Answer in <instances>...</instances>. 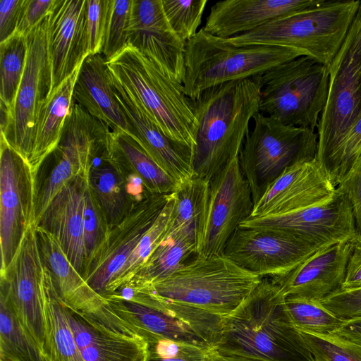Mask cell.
I'll use <instances>...</instances> for the list:
<instances>
[{"label": "cell", "instance_id": "d4e9b609", "mask_svg": "<svg viewBox=\"0 0 361 361\" xmlns=\"http://www.w3.org/2000/svg\"><path fill=\"white\" fill-rule=\"evenodd\" d=\"M325 0H224L211 8L202 29L227 39L250 31L277 18L323 4Z\"/></svg>", "mask_w": 361, "mask_h": 361}, {"label": "cell", "instance_id": "603a6c76", "mask_svg": "<svg viewBox=\"0 0 361 361\" xmlns=\"http://www.w3.org/2000/svg\"><path fill=\"white\" fill-rule=\"evenodd\" d=\"M86 0H55L49 15L48 50L54 91L82 64L85 45Z\"/></svg>", "mask_w": 361, "mask_h": 361}, {"label": "cell", "instance_id": "3957f363", "mask_svg": "<svg viewBox=\"0 0 361 361\" xmlns=\"http://www.w3.org/2000/svg\"><path fill=\"white\" fill-rule=\"evenodd\" d=\"M261 279L223 255H197L161 281L122 290L149 293L164 301L226 317L242 304Z\"/></svg>", "mask_w": 361, "mask_h": 361}, {"label": "cell", "instance_id": "681fc988", "mask_svg": "<svg viewBox=\"0 0 361 361\" xmlns=\"http://www.w3.org/2000/svg\"><path fill=\"white\" fill-rule=\"evenodd\" d=\"M333 334L361 346V318L345 320Z\"/></svg>", "mask_w": 361, "mask_h": 361}, {"label": "cell", "instance_id": "ab89813d", "mask_svg": "<svg viewBox=\"0 0 361 361\" xmlns=\"http://www.w3.org/2000/svg\"><path fill=\"white\" fill-rule=\"evenodd\" d=\"M167 20L184 42L198 32L207 0H161Z\"/></svg>", "mask_w": 361, "mask_h": 361}, {"label": "cell", "instance_id": "d6a6232c", "mask_svg": "<svg viewBox=\"0 0 361 361\" xmlns=\"http://www.w3.org/2000/svg\"><path fill=\"white\" fill-rule=\"evenodd\" d=\"M192 255H198L192 244L178 236L169 237L159 244L133 280L123 288L161 281L194 258H191Z\"/></svg>", "mask_w": 361, "mask_h": 361}, {"label": "cell", "instance_id": "836d02e7", "mask_svg": "<svg viewBox=\"0 0 361 361\" xmlns=\"http://www.w3.org/2000/svg\"><path fill=\"white\" fill-rule=\"evenodd\" d=\"M174 202V192L161 214L143 236L123 266L108 284L104 296L116 293L128 285L148 257L164 240Z\"/></svg>", "mask_w": 361, "mask_h": 361}, {"label": "cell", "instance_id": "7a4b0ae2", "mask_svg": "<svg viewBox=\"0 0 361 361\" xmlns=\"http://www.w3.org/2000/svg\"><path fill=\"white\" fill-rule=\"evenodd\" d=\"M214 350L262 361H314L290 317L285 295L266 277L223 318L221 338Z\"/></svg>", "mask_w": 361, "mask_h": 361}, {"label": "cell", "instance_id": "c3c4849f", "mask_svg": "<svg viewBox=\"0 0 361 361\" xmlns=\"http://www.w3.org/2000/svg\"><path fill=\"white\" fill-rule=\"evenodd\" d=\"M361 288V238H355L349 258L345 276L340 288L350 290Z\"/></svg>", "mask_w": 361, "mask_h": 361}, {"label": "cell", "instance_id": "f546056e", "mask_svg": "<svg viewBox=\"0 0 361 361\" xmlns=\"http://www.w3.org/2000/svg\"><path fill=\"white\" fill-rule=\"evenodd\" d=\"M41 300L46 361H85L79 350L51 276L44 265Z\"/></svg>", "mask_w": 361, "mask_h": 361}, {"label": "cell", "instance_id": "30bf717a", "mask_svg": "<svg viewBox=\"0 0 361 361\" xmlns=\"http://www.w3.org/2000/svg\"><path fill=\"white\" fill-rule=\"evenodd\" d=\"M106 298L116 313L147 342L154 338H163L210 350L220 340L224 317L159 298L162 307L155 309L122 299Z\"/></svg>", "mask_w": 361, "mask_h": 361}, {"label": "cell", "instance_id": "e575fe53", "mask_svg": "<svg viewBox=\"0 0 361 361\" xmlns=\"http://www.w3.org/2000/svg\"><path fill=\"white\" fill-rule=\"evenodd\" d=\"M0 361H46L2 296H0Z\"/></svg>", "mask_w": 361, "mask_h": 361}, {"label": "cell", "instance_id": "9c48e42d", "mask_svg": "<svg viewBox=\"0 0 361 361\" xmlns=\"http://www.w3.org/2000/svg\"><path fill=\"white\" fill-rule=\"evenodd\" d=\"M327 99L317 133V161L325 171L343 136L361 114V1L348 33L329 66Z\"/></svg>", "mask_w": 361, "mask_h": 361}, {"label": "cell", "instance_id": "8d00e7d4", "mask_svg": "<svg viewBox=\"0 0 361 361\" xmlns=\"http://www.w3.org/2000/svg\"><path fill=\"white\" fill-rule=\"evenodd\" d=\"M286 305L293 323L300 331L333 334L345 321L324 307L321 300L287 297Z\"/></svg>", "mask_w": 361, "mask_h": 361}, {"label": "cell", "instance_id": "b9f144b4", "mask_svg": "<svg viewBox=\"0 0 361 361\" xmlns=\"http://www.w3.org/2000/svg\"><path fill=\"white\" fill-rule=\"evenodd\" d=\"M361 154V114L341 140L325 171L331 182L337 187Z\"/></svg>", "mask_w": 361, "mask_h": 361}, {"label": "cell", "instance_id": "f6af8a7d", "mask_svg": "<svg viewBox=\"0 0 361 361\" xmlns=\"http://www.w3.org/2000/svg\"><path fill=\"white\" fill-rule=\"evenodd\" d=\"M336 188L346 195L350 202L356 236L361 238V154Z\"/></svg>", "mask_w": 361, "mask_h": 361}, {"label": "cell", "instance_id": "ffe728a7", "mask_svg": "<svg viewBox=\"0 0 361 361\" xmlns=\"http://www.w3.org/2000/svg\"><path fill=\"white\" fill-rule=\"evenodd\" d=\"M109 74L130 134L178 185L192 178V148L166 136L139 101L109 71Z\"/></svg>", "mask_w": 361, "mask_h": 361}, {"label": "cell", "instance_id": "9a60e30c", "mask_svg": "<svg viewBox=\"0 0 361 361\" xmlns=\"http://www.w3.org/2000/svg\"><path fill=\"white\" fill-rule=\"evenodd\" d=\"M318 249L280 231L238 226L223 256L255 275L271 278L292 271Z\"/></svg>", "mask_w": 361, "mask_h": 361}, {"label": "cell", "instance_id": "1f68e13d", "mask_svg": "<svg viewBox=\"0 0 361 361\" xmlns=\"http://www.w3.org/2000/svg\"><path fill=\"white\" fill-rule=\"evenodd\" d=\"M102 162L92 166L88 176L89 187L105 217L109 230L121 222L140 196L130 190V181L109 161L101 156Z\"/></svg>", "mask_w": 361, "mask_h": 361}, {"label": "cell", "instance_id": "60d3db41", "mask_svg": "<svg viewBox=\"0 0 361 361\" xmlns=\"http://www.w3.org/2000/svg\"><path fill=\"white\" fill-rule=\"evenodd\" d=\"M83 228L86 254V273L89 267L103 247L110 231L103 212L89 185L85 198Z\"/></svg>", "mask_w": 361, "mask_h": 361}, {"label": "cell", "instance_id": "7dc6e473", "mask_svg": "<svg viewBox=\"0 0 361 361\" xmlns=\"http://www.w3.org/2000/svg\"><path fill=\"white\" fill-rule=\"evenodd\" d=\"M23 3V0L0 1V43L16 33Z\"/></svg>", "mask_w": 361, "mask_h": 361}, {"label": "cell", "instance_id": "d590c367", "mask_svg": "<svg viewBox=\"0 0 361 361\" xmlns=\"http://www.w3.org/2000/svg\"><path fill=\"white\" fill-rule=\"evenodd\" d=\"M27 54L26 37L15 33L0 43V100L12 111L23 75Z\"/></svg>", "mask_w": 361, "mask_h": 361}, {"label": "cell", "instance_id": "f907efd6", "mask_svg": "<svg viewBox=\"0 0 361 361\" xmlns=\"http://www.w3.org/2000/svg\"><path fill=\"white\" fill-rule=\"evenodd\" d=\"M207 351L209 350L196 347L181 353L149 357V361H202Z\"/></svg>", "mask_w": 361, "mask_h": 361}, {"label": "cell", "instance_id": "2e32d148", "mask_svg": "<svg viewBox=\"0 0 361 361\" xmlns=\"http://www.w3.org/2000/svg\"><path fill=\"white\" fill-rule=\"evenodd\" d=\"M253 209L250 188L238 157L209 182L205 229L198 255H223L227 241L251 216Z\"/></svg>", "mask_w": 361, "mask_h": 361}, {"label": "cell", "instance_id": "277c9868", "mask_svg": "<svg viewBox=\"0 0 361 361\" xmlns=\"http://www.w3.org/2000/svg\"><path fill=\"white\" fill-rule=\"evenodd\" d=\"M360 1H326L323 4L273 20L227 39L235 46L268 45L299 50L329 66L356 16Z\"/></svg>", "mask_w": 361, "mask_h": 361}, {"label": "cell", "instance_id": "7bdbcfd3", "mask_svg": "<svg viewBox=\"0 0 361 361\" xmlns=\"http://www.w3.org/2000/svg\"><path fill=\"white\" fill-rule=\"evenodd\" d=\"M86 53L101 54L110 0H86Z\"/></svg>", "mask_w": 361, "mask_h": 361}, {"label": "cell", "instance_id": "d6986e66", "mask_svg": "<svg viewBox=\"0 0 361 361\" xmlns=\"http://www.w3.org/2000/svg\"><path fill=\"white\" fill-rule=\"evenodd\" d=\"M128 44L183 85L186 43L171 27L161 0H133Z\"/></svg>", "mask_w": 361, "mask_h": 361}, {"label": "cell", "instance_id": "484cf974", "mask_svg": "<svg viewBox=\"0 0 361 361\" xmlns=\"http://www.w3.org/2000/svg\"><path fill=\"white\" fill-rule=\"evenodd\" d=\"M77 346L85 361H149L147 341L90 315L65 307Z\"/></svg>", "mask_w": 361, "mask_h": 361}, {"label": "cell", "instance_id": "74e56055", "mask_svg": "<svg viewBox=\"0 0 361 361\" xmlns=\"http://www.w3.org/2000/svg\"><path fill=\"white\" fill-rule=\"evenodd\" d=\"M133 0H110L101 54L106 61L120 54L128 44Z\"/></svg>", "mask_w": 361, "mask_h": 361}, {"label": "cell", "instance_id": "816d5d0a", "mask_svg": "<svg viewBox=\"0 0 361 361\" xmlns=\"http://www.w3.org/2000/svg\"><path fill=\"white\" fill-rule=\"evenodd\" d=\"M202 361H262L240 355L220 353L214 349L207 351Z\"/></svg>", "mask_w": 361, "mask_h": 361}, {"label": "cell", "instance_id": "bcb514c9", "mask_svg": "<svg viewBox=\"0 0 361 361\" xmlns=\"http://www.w3.org/2000/svg\"><path fill=\"white\" fill-rule=\"evenodd\" d=\"M55 0H23L16 33L26 37L48 16Z\"/></svg>", "mask_w": 361, "mask_h": 361}, {"label": "cell", "instance_id": "ba28073f", "mask_svg": "<svg viewBox=\"0 0 361 361\" xmlns=\"http://www.w3.org/2000/svg\"><path fill=\"white\" fill-rule=\"evenodd\" d=\"M329 66L300 56L261 75L259 112L288 126L317 129L326 104Z\"/></svg>", "mask_w": 361, "mask_h": 361}, {"label": "cell", "instance_id": "f35d334b", "mask_svg": "<svg viewBox=\"0 0 361 361\" xmlns=\"http://www.w3.org/2000/svg\"><path fill=\"white\" fill-rule=\"evenodd\" d=\"M300 332L314 361H361V346L350 341L334 334Z\"/></svg>", "mask_w": 361, "mask_h": 361}, {"label": "cell", "instance_id": "4316f807", "mask_svg": "<svg viewBox=\"0 0 361 361\" xmlns=\"http://www.w3.org/2000/svg\"><path fill=\"white\" fill-rule=\"evenodd\" d=\"M106 60L101 54H89L80 65L74 85L73 102L106 125L130 134V128L114 94Z\"/></svg>", "mask_w": 361, "mask_h": 361}, {"label": "cell", "instance_id": "8fae6325", "mask_svg": "<svg viewBox=\"0 0 361 361\" xmlns=\"http://www.w3.org/2000/svg\"><path fill=\"white\" fill-rule=\"evenodd\" d=\"M49 16L26 36L27 54L23 75L8 127L1 133L27 163L30 159L39 111L49 96L52 78L48 50Z\"/></svg>", "mask_w": 361, "mask_h": 361}, {"label": "cell", "instance_id": "4dcf8cb0", "mask_svg": "<svg viewBox=\"0 0 361 361\" xmlns=\"http://www.w3.org/2000/svg\"><path fill=\"white\" fill-rule=\"evenodd\" d=\"M208 188V181L195 176L177 186L164 240L180 237L192 244L199 254L205 229Z\"/></svg>", "mask_w": 361, "mask_h": 361}, {"label": "cell", "instance_id": "ee69618b", "mask_svg": "<svg viewBox=\"0 0 361 361\" xmlns=\"http://www.w3.org/2000/svg\"><path fill=\"white\" fill-rule=\"evenodd\" d=\"M321 302L343 320L361 318V288L350 290L338 288Z\"/></svg>", "mask_w": 361, "mask_h": 361}, {"label": "cell", "instance_id": "44dd1931", "mask_svg": "<svg viewBox=\"0 0 361 361\" xmlns=\"http://www.w3.org/2000/svg\"><path fill=\"white\" fill-rule=\"evenodd\" d=\"M336 188L317 159L295 163L271 185L250 217L283 214L320 204L331 198Z\"/></svg>", "mask_w": 361, "mask_h": 361}, {"label": "cell", "instance_id": "7c38bea8", "mask_svg": "<svg viewBox=\"0 0 361 361\" xmlns=\"http://www.w3.org/2000/svg\"><path fill=\"white\" fill-rule=\"evenodd\" d=\"M1 270L8 267L27 230L36 225L37 175L1 135Z\"/></svg>", "mask_w": 361, "mask_h": 361}, {"label": "cell", "instance_id": "83f0119b", "mask_svg": "<svg viewBox=\"0 0 361 361\" xmlns=\"http://www.w3.org/2000/svg\"><path fill=\"white\" fill-rule=\"evenodd\" d=\"M129 181L139 180L152 195L174 192L176 182L147 153L131 135L116 128L110 131L106 149L102 155Z\"/></svg>", "mask_w": 361, "mask_h": 361}, {"label": "cell", "instance_id": "6da1fadb", "mask_svg": "<svg viewBox=\"0 0 361 361\" xmlns=\"http://www.w3.org/2000/svg\"><path fill=\"white\" fill-rule=\"evenodd\" d=\"M261 75L229 81L190 99L197 121L192 170L209 182L238 157L251 119L259 113Z\"/></svg>", "mask_w": 361, "mask_h": 361}, {"label": "cell", "instance_id": "e0dca14e", "mask_svg": "<svg viewBox=\"0 0 361 361\" xmlns=\"http://www.w3.org/2000/svg\"><path fill=\"white\" fill-rule=\"evenodd\" d=\"M173 193L147 194L109 231L103 247L84 276L94 290L104 296L109 282L152 226Z\"/></svg>", "mask_w": 361, "mask_h": 361}, {"label": "cell", "instance_id": "8992f818", "mask_svg": "<svg viewBox=\"0 0 361 361\" xmlns=\"http://www.w3.org/2000/svg\"><path fill=\"white\" fill-rule=\"evenodd\" d=\"M300 56L288 47L235 46L201 28L185 44V93L194 99L209 87L262 75Z\"/></svg>", "mask_w": 361, "mask_h": 361}, {"label": "cell", "instance_id": "cb8c5ba5", "mask_svg": "<svg viewBox=\"0 0 361 361\" xmlns=\"http://www.w3.org/2000/svg\"><path fill=\"white\" fill-rule=\"evenodd\" d=\"M88 176H78L64 186L36 223L56 240L82 277L86 271L83 210Z\"/></svg>", "mask_w": 361, "mask_h": 361}, {"label": "cell", "instance_id": "ac0fdd59", "mask_svg": "<svg viewBox=\"0 0 361 361\" xmlns=\"http://www.w3.org/2000/svg\"><path fill=\"white\" fill-rule=\"evenodd\" d=\"M41 257L63 305L129 334H136L71 263L56 240L36 226Z\"/></svg>", "mask_w": 361, "mask_h": 361}, {"label": "cell", "instance_id": "5bb4252c", "mask_svg": "<svg viewBox=\"0 0 361 361\" xmlns=\"http://www.w3.org/2000/svg\"><path fill=\"white\" fill-rule=\"evenodd\" d=\"M239 226L280 231L319 248L357 237L350 202L338 188L320 204L283 214L250 217Z\"/></svg>", "mask_w": 361, "mask_h": 361}, {"label": "cell", "instance_id": "4fadbf2b", "mask_svg": "<svg viewBox=\"0 0 361 361\" xmlns=\"http://www.w3.org/2000/svg\"><path fill=\"white\" fill-rule=\"evenodd\" d=\"M43 268L36 225L34 224L25 232L8 267L0 273L1 296L4 298L44 357L40 288Z\"/></svg>", "mask_w": 361, "mask_h": 361}, {"label": "cell", "instance_id": "7402d4cb", "mask_svg": "<svg viewBox=\"0 0 361 361\" xmlns=\"http://www.w3.org/2000/svg\"><path fill=\"white\" fill-rule=\"evenodd\" d=\"M354 240L323 246L292 271L270 279L280 287L286 298L322 300L341 287Z\"/></svg>", "mask_w": 361, "mask_h": 361}, {"label": "cell", "instance_id": "f1b7e54d", "mask_svg": "<svg viewBox=\"0 0 361 361\" xmlns=\"http://www.w3.org/2000/svg\"><path fill=\"white\" fill-rule=\"evenodd\" d=\"M80 67L50 93L39 111L28 163L36 175L47 157L59 144L66 119L74 102L73 88Z\"/></svg>", "mask_w": 361, "mask_h": 361}, {"label": "cell", "instance_id": "5b68a950", "mask_svg": "<svg viewBox=\"0 0 361 361\" xmlns=\"http://www.w3.org/2000/svg\"><path fill=\"white\" fill-rule=\"evenodd\" d=\"M106 64L166 136L194 149L197 121L182 84L129 45Z\"/></svg>", "mask_w": 361, "mask_h": 361}, {"label": "cell", "instance_id": "52a82bcc", "mask_svg": "<svg viewBox=\"0 0 361 361\" xmlns=\"http://www.w3.org/2000/svg\"><path fill=\"white\" fill-rule=\"evenodd\" d=\"M238 155L254 206L289 166L317 158L318 135L308 128L288 126L258 113Z\"/></svg>", "mask_w": 361, "mask_h": 361}]
</instances>
